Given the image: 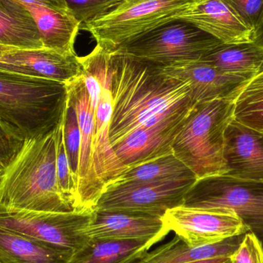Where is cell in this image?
I'll return each mask as SVG.
<instances>
[{
    "instance_id": "cell-1",
    "label": "cell",
    "mask_w": 263,
    "mask_h": 263,
    "mask_svg": "<svg viewBox=\"0 0 263 263\" xmlns=\"http://www.w3.org/2000/svg\"><path fill=\"white\" fill-rule=\"evenodd\" d=\"M109 74L112 146L137 129L188 115L196 104L188 83L118 51L109 52Z\"/></svg>"
},
{
    "instance_id": "cell-2",
    "label": "cell",
    "mask_w": 263,
    "mask_h": 263,
    "mask_svg": "<svg viewBox=\"0 0 263 263\" xmlns=\"http://www.w3.org/2000/svg\"><path fill=\"white\" fill-rule=\"evenodd\" d=\"M55 131L25 141L5 168L0 205L49 213L76 211L59 185Z\"/></svg>"
},
{
    "instance_id": "cell-3",
    "label": "cell",
    "mask_w": 263,
    "mask_h": 263,
    "mask_svg": "<svg viewBox=\"0 0 263 263\" xmlns=\"http://www.w3.org/2000/svg\"><path fill=\"white\" fill-rule=\"evenodd\" d=\"M67 101L66 83L0 70V122L24 141L55 131Z\"/></svg>"
},
{
    "instance_id": "cell-4",
    "label": "cell",
    "mask_w": 263,
    "mask_h": 263,
    "mask_svg": "<svg viewBox=\"0 0 263 263\" xmlns=\"http://www.w3.org/2000/svg\"><path fill=\"white\" fill-rule=\"evenodd\" d=\"M235 102L215 100L195 104L173 144V153L197 179L227 173L225 132L234 120Z\"/></svg>"
},
{
    "instance_id": "cell-5",
    "label": "cell",
    "mask_w": 263,
    "mask_h": 263,
    "mask_svg": "<svg viewBox=\"0 0 263 263\" xmlns=\"http://www.w3.org/2000/svg\"><path fill=\"white\" fill-rule=\"evenodd\" d=\"M193 0H122L107 13L83 28L97 45L114 51L125 43L173 21Z\"/></svg>"
},
{
    "instance_id": "cell-6",
    "label": "cell",
    "mask_w": 263,
    "mask_h": 263,
    "mask_svg": "<svg viewBox=\"0 0 263 263\" xmlns=\"http://www.w3.org/2000/svg\"><path fill=\"white\" fill-rule=\"evenodd\" d=\"M222 42L186 22L173 20L116 50L160 67L201 60Z\"/></svg>"
},
{
    "instance_id": "cell-7",
    "label": "cell",
    "mask_w": 263,
    "mask_h": 263,
    "mask_svg": "<svg viewBox=\"0 0 263 263\" xmlns=\"http://www.w3.org/2000/svg\"><path fill=\"white\" fill-rule=\"evenodd\" d=\"M182 206L231 210L250 232L263 236V182L225 174L197 179L185 193Z\"/></svg>"
},
{
    "instance_id": "cell-8",
    "label": "cell",
    "mask_w": 263,
    "mask_h": 263,
    "mask_svg": "<svg viewBox=\"0 0 263 263\" xmlns=\"http://www.w3.org/2000/svg\"><path fill=\"white\" fill-rule=\"evenodd\" d=\"M93 216L94 210L49 213L0 205V229L77 253L90 241Z\"/></svg>"
},
{
    "instance_id": "cell-9",
    "label": "cell",
    "mask_w": 263,
    "mask_h": 263,
    "mask_svg": "<svg viewBox=\"0 0 263 263\" xmlns=\"http://www.w3.org/2000/svg\"><path fill=\"white\" fill-rule=\"evenodd\" d=\"M196 181L112 182L105 187L94 210L128 212L162 218L168 210L182 206L185 193Z\"/></svg>"
},
{
    "instance_id": "cell-10",
    "label": "cell",
    "mask_w": 263,
    "mask_h": 263,
    "mask_svg": "<svg viewBox=\"0 0 263 263\" xmlns=\"http://www.w3.org/2000/svg\"><path fill=\"white\" fill-rule=\"evenodd\" d=\"M68 98L75 106L80 129V153L77 179V211L94 210L104 187L93 160L94 110L83 77L66 83Z\"/></svg>"
},
{
    "instance_id": "cell-11",
    "label": "cell",
    "mask_w": 263,
    "mask_h": 263,
    "mask_svg": "<svg viewBox=\"0 0 263 263\" xmlns=\"http://www.w3.org/2000/svg\"><path fill=\"white\" fill-rule=\"evenodd\" d=\"M165 227L189 245H206L249 233L240 218L231 210H205L179 206L162 216Z\"/></svg>"
},
{
    "instance_id": "cell-12",
    "label": "cell",
    "mask_w": 263,
    "mask_h": 263,
    "mask_svg": "<svg viewBox=\"0 0 263 263\" xmlns=\"http://www.w3.org/2000/svg\"><path fill=\"white\" fill-rule=\"evenodd\" d=\"M1 69L12 73L68 83L81 77L83 69L77 54L53 49H22L2 46Z\"/></svg>"
},
{
    "instance_id": "cell-13",
    "label": "cell",
    "mask_w": 263,
    "mask_h": 263,
    "mask_svg": "<svg viewBox=\"0 0 263 263\" xmlns=\"http://www.w3.org/2000/svg\"><path fill=\"white\" fill-rule=\"evenodd\" d=\"M161 68L167 75L188 83L195 103L215 100L235 102L250 80L223 72L201 60Z\"/></svg>"
},
{
    "instance_id": "cell-14",
    "label": "cell",
    "mask_w": 263,
    "mask_h": 263,
    "mask_svg": "<svg viewBox=\"0 0 263 263\" xmlns=\"http://www.w3.org/2000/svg\"><path fill=\"white\" fill-rule=\"evenodd\" d=\"M173 20L186 22L225 44L254 40V32L224 0H193Z\"/></svg>"
},
{
    "instance_id": "cell-15",
    "label": "cell",
    "mask_w": 263,
    "mask_h": 263,
    "mask_svg": "<svg viewBox=\"0 0 263 263\" xmlns=\"http://www.w3.org/2000/svg\"><path fill=\"white\" fill-rule=\"evenodd\" d=\"M225 175L263 182V133L233 120L225 132Z\"/></svg>"
},
{
    "instance_id": "cell-16",
    "label": "cell",
    "mask_w": 263,
    "mask_h": 263,
    "mask_svg": "<svg viewBox=\"0 0 263 263\" xmlns=\"http://www.w3.org/2000/svg\"><path fill=\"white\" fill-rule=\"evenodd\" d=\"M158 216L121 211L94 210L88 228L90 239L161 241L170 233Z\"/></svg>"
},
{
    "instance_id": "cell-17",
    "label": "cell",
    "mask_w": 263,
    "mask_h": 263,
    "mask_svg": "<svg viewBox=\"0 0 263 263\" xmlns=\"http://www.w3.org/2000/svg\"><path fill=\"white\" fill-rule=\"evenodd\" d=\"M189 114L133 132L112 146L116 155L123 165L131 167L172 154L173 142L183 127Z\"/></svg>"
},
{
    "instance_id": "cell-18",
    "label": "cell",
    "mask_w": 263,
    "mask_h": 263,
    "mask_svg": "<svg viewBox=\"0 0 263 263\" xmlns=\"http://www.w3.org/2000/svg\"><path fill=\"white\" fill-rule=\"evenodd\" d=\"M112 112L109 74L102 83L100 100L94 111V165L104 189L127 168L120 162L111 145L109 127Z\"/></svg>"
},
{
    "instance_id": "cell-19",
    "label": "cell",
    "mask_w": 263,
    "mask_h": 263,
    "mask_svg": "<svg viewBox=\"0 0 263 263\" xmlns=\"http://www.w3.org/2000/svg\"><path fill=\"white\" fill-rule=\"evenodd\" d=\"M246 234L197 247L189 245L182 238L176 235L170 242L150 253L146 252L133 263H185L217 258H230L239 248Z\"/></svg>"
},
{
    "instance_id": "cell-20",
    "label": "cell",
    "mask_w": 263,
    "mask_h": 263,
    "mask_svg": "<svg viewBox=\"0 0 263 263\" xmlns=\"http://www.w3.org/2000/svg\"><path fill=\"white\" fill-rule=\"evenodd\" d=\"M75 252L0 229L2 263H69Z\"/></svg>"
},
{
    "instance_id": "cell-21",
    "label": "cell",
    "mask_w": 263,
    "mask_h": 263,
    "mask_svg": "<svg viewBox=\"0 0 263 263\" xmlns=\"http://www.w3.org/2000/svg\"><path fill=\"white\" fill-rule=\"evenodd\" d=\"M24 6L33 17L43 48L64 54L76 53L74 44L82 23L71 12H59L38 5Z\"/></svg>"
},
{
    "instance_id": "cell-22",
    "label": "cell",
    "mask_w": 263,
    "mask_h": 263,
    "mask_svg": "<svg viewBox=\"0 0 263 263\" xmlns=\"http://www.w3.org/2000/svg\"><path fill=\"white\" fill-rule=\"evenodd\" d=\"M0 45L22 49L43 48L32 14L18 0H0Z\"/></svg>"
},
{
    "instance_id": "cell-23",
    "label": "cell",
    "mask_w": 263,
    "mask_h": 263,
    "mask_svg": "<svg viewBox=\"0 0 263 263\" xmlns=\"http://www.w3.org/2000/svg\"><path fill=\"white\" fill-rule=\"evenodd\" d=\"M158 239L118 240L91 239L74 253L69 263H133L142 257Z\"/></svg>"
},
{
    "instance_id": "cell-24",
    "label": "cell",
    "mask_w": 263,
    "mask_h": 263,
    "mask_svg": "<svg viewBox=\"0 0 263 263\" xmlns=\"http://www.w3.org/2000/svg\"><path fill=\"white\" fill-rule=\"evenodd\" d=\"M201 60L223 72L251 80L263 69V48L254 42L222 43Z\"/></svg>"
},
{
    "instance_id": "cell-25",
    "label": "cell",
    "mask_w": 263,
    "mask_h": 263,
    "mask_svg": "<svg viewBox=\"0 0 263 263\" xmlns=\"http://www.w3.org/2000/svg\"><path fill=\"white\" fill-rule=\"evenodd\" d=\"M196 179V175L172 153L134 166L127 167L111 183H163Z\"/></svg>"
},
{
    "instance_id": "cell-26",
    "label": "cell",
    "mask_w": 263,
    "mask_h": 263,
    "mask_svg": "<svg viewBox=\"0 0 263 263\" xmlns=\"http://www.w3.org/2000/svg\"><path fill=\"white\" fill-rule=\"evenodd\" d=\"M234 104L236 121L263 133V69L244 86Z\"/></svg>"
},
{
    "instance_id": "cell-27",
    "label": "cell",
    "mask_w": 263,
    "mask_h": 263,
    "mask_svg": "<svg viewBox=\"0 0 263 263\" xmlns=\"http://www.w3.org/2000/svg\"><path fill=\"white\" fill-rule=\"evenodd\" d=\"M63 139L69 166L77 186L80 162V129L77 110L69 98L63 117Z\"/></svg>"
},
{
    "instance_id": "cell-28",
    "label": "cell",
    "mask_w": 263,
    "mask_h": 263,
    "mask_svg": "<svg viewBox=\"0 0 263 263\" xmlns=\"http://www.w3.org/2000/svg\"><path fill=\"white\" fill-rule=\"evenodd\" d=\"M66 111V110H65ZM57 145V170L59 185L65 199L75 209L77 186L71 172L63 139V120L55 131Z\"/></svg>"
},
{
    "instance_id": "cell-29",
    "label": "cell",
    "mask_w": 263,
    "mask_h": 263,
    "mask_svg": "<svg viewBox=\"0 0 263 263\" xmlns=\"http://www.w3.org/2000/svg\"><path fill=\"white\" fill-rule=\"evenodd\" d=\"M122 0H65L68 9L82 25L109 12Z\"/></svg>"
},
{
    "instance_id": "cell-30",
    "label": "cell",
    "mask_w": 263,
    "mask_h": 263,
    "mask_svg": "<svg viewBox=\"0 0 263 263\" xmlns=\"http://www.w3.org/2000/svg\"><path fill=\"white\" fill-rule=\"evenodd\" d=\"M242 22L256 32L263 22V0H224Z\"/></svg>"
},
{
    "instance_id": "cell-31",
    "label": "cell",
    "mask_w": 263,
    "mask_h": 263,
    "mask_svg": "<svg viewBox=\"0 0 263 263\" xmlns=\"http://www.w3.org/2000/svg\"><path fill=\"white\" fill-rule=\"evenodd\" d=\"M230 259L231 263H263V247L260 239L249 232Z\"/></svg>"
},
{
    "instance_id": "cell-32",
    "label": "cell",
    "mask_w": 263,
    "mask_h": 263,
    "mask_svg": "<svg viewBox=\"0 0 263 263\" xmlns=\"http://www.w3.org/2000/svg\"><path fill=\"white\" fill-rule=\"evenodd\" d=\"M24 142L0 122V165L6 168L18 154Z\"/></svg>"
},
{
    "instance_id": "cell-33",
    "label": "cell",
    "mask_w": 263,
    "mask_h": 263,
    "mask_svg": "<svg viewBox=\"0 0 263 263\" xmlns=\"http://www.w3.org/2000/svg\"><path fill=\"white\" fill-rule=\"evenodd\" d=\"M24 5H38L62 12H70L65 0H18Z\"/></svg>"
},
{
    "instance_id": "cell-34",
    "label": "cell",
    "mask_w": 263,
    "mask_h": 263,
    "mask_svg": "<svg viewBox=\"0 0 263 263\" xmlns=\"http://www.w3.org/2000/svg\"><path fill=\"white\" fill-rule=\"evenodd\" d=\"M253 42L263 48V22L260 27L259 28V29L255 32L254 40H253Z\"/></svg>"
},
{
    "instance_id": "cell-35",
    "label": "cell",
    "mask_w": 263,
    "mask_h": 263,
    "mask_svg": "<svg viewBox=\"0 0 263 263\" xmlns=\"http://www.w3.org/2000/svg\"><path fill=\"white\" fill-rule=\"evenodd\" d=\"M230 260V258H217V259H206V260L195 261L185 263H226Z\"/></svg>"
},
{
    "instance_id": "cell-36",
    "label": "cell",
    "mask_w": 263,
    "mask_h": 263,
    "mask_svg": "<svg viewBox=\"0 0 263 263\" xmlns=\"http://www.w3.org/2000/svg\"><path fill=\"white\" fill-rule=\"evenodd\" d=\"M5 167L0 165V184H1L2 179H3V175H4Z\"/></svg>"
},
{
    "instance_id": "cell-37",
    "label": "cell",
    "mask_w": 263,
    "mask_h": 263,
    "mask_svg": "<svg viewBox=\"0 0 263 263\" xmlns=\"http://www.w3.org/2000/svg\"><path fill=\"white\" fill-rule=\"evenodd\" d=\"M2 46H3V45H0V53H1ZM0 70H2V69H1V64H0Z\"/></svg>"
},
{
    "instance_id": "cell-38",
    "label": "cell",
    "mask_w": 263,
    "mask_h": 263,
    "mask_svg": "<svg viewBox=\"0 0 263 263\" xmlns=\"http://www.w3.org/2000/svg\"><path fill=\"white\" fill-rule=\"evenodd\" d=\"M259 239H260L261 242H262V247H263V236H262V237L259 238Z\"/></svg>"
},
{
    "instance_id": "cell-39",
    "label": "cell",
    "mask_w": 263,
    "mask_h": 263,
    "mask_svg": "<svg viewBox=\"0 0 263 263\" xmlns=\"http://www.w3.org/2000/svg\"><path fill=\"white\" fill-rule=\"evenodd\" d=\"M226 263H231V262H230V260L228 261V262H226Z\"/></svg>"
},
{
    "instance_id": "cell-40",
    "label": "cell",
    "mask_w": 263,
    "mask_h": 263,
    "mask_svg": "<svg viewBox=\"0 0 263 263\" xmlns=\"http://www.w3.org/2000/svg\"><path fill=\"white\" fill-rule=\"evenodd\" d=\"M0 263H2L1 262H0Z\"/></svg>"
},
{
    "instance_id": "cell-41",
    "label": "cell",
    "mask_w": 263,
    "mask_h": 263,
    "mask_svg": "<svg viewBox=\"0 0 263 263\" xmlns=\"http://www.w3.org/2000/svg\"></svg>"
}]
</instances>
